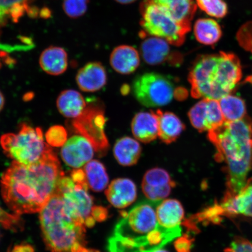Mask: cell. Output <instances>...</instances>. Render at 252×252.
Wrapping results in <instances>:
<instances>
[{
  "label": "cell",
  "instance_id": "35",
  "mask_svg": "<svg viewBox=\"0 0 252 252\" xmlns=\"http://www.w3.org/2000/svg\"><path fill=\"white\" fill-rule=\"evenodd\" d=\"M191 238L185 235L176 240L175 247L178 252H190L191 247Z\"/></svg>",
  "mask_w": 252,
  "mask_h": 252
},
{
  "label": "cell",
  "instance_id": "8",
  "mask_svg": "<svg viewBox=\"0 0 252 252\" xmlns=\"http://www.w3.org/2000/svg\"><path fill=\"white\" fill-rule=\"evenodd\" d=\"M88 187L77 184L70 177L63 175L58 182L55 193L62 198L71 216L87 227H93L95 220L92 216L94 199L88 193Z\"/></svg>",
  "mask_w": 252,
  "mask_h": 252
},
{
  "label": "cell",
  "instance_id": "10",
  "mask_svg": "<svg viewBox=\"0 0 252 252\" xmlns=\"http://www.w3.org/2000/svg\"><path fill=\"white\" fill-rule=\"evenodd\" d=\"M105 121L102 109L91 106L87 107L83 114L75 119L73 126L78 133L90 141L97 152L103 153L109 147L104 130Z\"/></svg>",
  "mask_w": 252,
  "mask_h": 252
},
{
  "label": "cell",
  "instance_id": "28",
  "mask_svg": "<svg viewBox=\"0 0 252 252\" xmlns=\"http://www.w3.org/2000/svg\"><path fill=\"white\" fill-rule=\"evenodd\" d=\"M33 0H0V25L8 20L18 22L19 19L30 10Z\"/></svg>",
  "mask_w": 252,
  "mask_h": 252
},
{
  "label": "cell",
  "instance_id": "16",
  "mask_svg": "<svg viewBox=\"0 0 252 252\" xmlns=\"http://www.w3.org/2000/svg\"><path fill=\"white\" fill-rule=\"evenodd\" d=\"M76 82L79 88L84 92H96L106 84V69L99 62L88 63L78 71Z\"/></svg>",
  "mask_w": 252,
  "mask_h": 252
},
{
  "label": "cell",
  "instance_id": "25",
  "mask_svg": "<svg viewBox=\"0 0 252 252\" xmlns=\"http://www.w3.org/2000/svg\"><path fill=\"white\" fill-rule=\"evenodd\" d=\"M141 153V147L131 137L120 138L113 148V154L119 164L129 166L136 164Z\"/></svg>",
  "mask_w": 252,
  "mask_h": 252
},
{
  "label": "cell",
  "instance_id": "17",
  "mask_svg": "<svg viewBox=\"0 0 252 252\" xmlns=\"http://www.w3.org/2000/svg\"><path fill=\"white\" fill-rule=\"evenodd\" d=\"M105 194L112 206L118 209H125L133 203L136 198V186L130 179H116L110 184Z\"/></svg>",
  "mask_w": 252,
  "mask_h": 252
},
{
  "label": "cell",
  "instance_id": "27",
  "mask_svg": "<svg viewBox=\"0 0 252 252\" xmlns=\"http://www.w3.org/2000/svg\"><path fill=\"white\" fill-rule=\"evenodd\" d=\"M88 188L95 192L104 190L108 185L109 176L105 166L99 160H91L84 166Z\"/></svg>",
  "mask_w": 252,
  "mask_h": 252
},
{
  "label": "cell",
  "instance_id": "39",
  "mask_svg": "<svg viewBox=\"0 0 252 252\" xmlns=\"http://www.w3.org/2000/svg\"><path fill=\"white\" fill-rule=\"evenodd\" d=\"M115 1L119 3V4L123 5H127L133 3L137 0H115Z\"/></svg>",
  "mask_w": 252,
  "mask_h": 252
},
{
  "label": "cell",
  "instance_id": "36",
  "mask_svg": "<svg viewBox=\"0 0 252 252\" xmlns=\"http://www.w3.org/2000/svg\"><path fill=\"white\" fill-rule=\"evenodd\" d=\"M92 216L95 220L102 221L108 217V211L105 208L100 206H94Z\"/></svg>",
  "mask_w": 252,
  "mask_h": 252
},
{
  "label": "cell",
  "instance_id": "5",
  "mask_svg": "<svg viewBox=\"0 0 252 252\" xmlns=\"http://www.w3.org/2000/svg\"><path fill=\"white\" fill-rule=\"evenodd\" d=\"M39 216L43 241L51 252H74L86 245V227L71 216L55 193Z\"/></svg>",
  "mask_w": 252,
  "mask_h": 252
},
{
  "label": "cell",
  "instance_id": "23",
  "mask_svg": "<svg viewBox=\"0 0 252 252\" xmlns=\"http://www.w3.org/2000/svg\"><path fill=\"white\" fill-rule=\"evenodd\" d=\"M156 212L159 224L167 229L180 227L185 215L181 203L174 199L160 202Z\"/></svg>",
  "mask_w": 252,
  "mask_h": 252
},
{
  "label": "cell",
  "instance_id": "14",
  "mask_svg": "<svg viewBox=\"0 0 252 252\" xmlns=\"http://www.w3.org/2000/svg\"><path fill=\"white\" fill-rule=\"evenodd\" d=\"M175 183L168 172L159 168L151 169L145 174L142 182V189L148 199L161 201L168 196Z\"/></svg>",
  "mask_w": 252,
  "mask_h": 252
},
{
  "label": "cell",
  "instance_id": "43",
  "mask_svg": "<svg viewBox=\"0 0 252 252\" xmlns=\"http://www.w3.org/2000/svg\"><path fill=\"white\" fill-rule=\"evenodd\" d=\"M1 208H0V211H1Z\"/></svg>",
  "mask_w": 252,
  "mask_h": 252
},
{
  "label": "cell",
  "instance_id": "20",
  "mask_svg": "<svg viewBox=\"0 0 252 252\" xmlns=\"http://www.w3.org/2000/svg\"><path fill=\"white\" fill-rule=\"evenodd\" d=\"M164 8L179 23L191 29L197 10L196 0H146Z\"/></svg>",
  "mask_w": 252,
  "mask_h": 252
},
{
  "label": "cell",
  "instance_id": "24",
  "mask_svg": "<svg viewBox=\"0 0 252 252\" xmlns=\"http://www.w3.org/2000/svg\"><path fill=\"white\" fill-rule=\"evenodd\" d=\"M56 104L59 112L67 118L80 117L87 108L83 95L73 90L63 91L59 94Z\"/></svg>",
  "mask_w": 252,
  "mask_h": 252
},
{
  "label": "cell",
  "instance_id": "11",
  "mask_svg": "<svg viewBox=\"0 0 252 252\" xmlns=\"http://www.w3.org/2000/svg\"><path fill=\"white\" fill-rule=\"evenodd\" d=\"M140 45V55L144 61L151 65L167 64L172 66L182 64L184 56L182 53L173 51L171 44L159 37L144 36Z\"/></svg>",
  "mask_w": 252,
  "mask_h": 252
},
{
  "label": "cell",
  "instance_id": "34",
  "mask_svg": "<svg viewBox=\"0 0 252 252\" xmlns=\"http://www.w3.org/2000/svg\"><path fill=\"white\" fill-rule=\"evenodd\" d=\"M224 252H252V243L247 239L236 236Z\"/></svg>",
  "mask_w": 252,
  "mask_h": 252
},
{
  "label": "cell",
  "instance_id": "18",
  "mask_svg": "<svg viewBox=\"0 0 252 252\" xmlns=\"http://www.w3.org/2000/svg\"><path fill=\"white\" fill-rule=\"evenodd\" d=\"M110 63L113 70L119 74L133 73L139 67L140 53L131 46H119L115 47L110 54Z\"/></svg>",
  "mask_w": 252,
  "mask_h": 252
},
{
  "label": "cell",
  "instance_id": "2",
  "mask_svg": "<svg viewBox=\"0 0 252 252\" xmlns=\"http://www.w3.org/2000/svg\"><path fill=\"white\" fill-rule=\"evenodd\" d=\"M161 201H142L121 219L109 239V252H156L181 235L180 227L167 229L159 224L157 207Z\"/></svg>",
  "mask_w": 252,
  "mask_h": 252
},
{
  "label": "cell",
  "instance_id": "4",
  "mask_svg": "<svg viewBox=\"0 0 252 252\" xmlns=\"http://www.w3.org/2000/svg\"><path fill=\"white\" fill-rule=\"evenodd\" d=\"M242 77L238 57L220 52L198 56L192 63L188 80L194 98L219 100L234 91Z\"/></svg>",
  "mask_w": 252,
  "mask_h": 252
},
{
  "label": "cell",
  "instance_id": "37",
  "mask_svg": "<svg viewBox=\"0 0 252 252\" xmlns=\"http://www.w3.org/2000/svg\"><path fill=\"white\" fill-rule=\"evenodd\" d=\"M8 252H34V248L27 244L15 245L13 248L9 249Z\"/></svg>",
  "mask_w": 252,
  "mask_h": 252
},
{
  "label": "cell",
  "instance_id": "1",
  "mask_svg": "<svg viewBox=\"0 0 252 252\" xmlns=\"http://www.w3.org/2000/svg\"><path fill=\"white\" fill-rule=\"evenodd\" d=\"M63 175L58 158L48 145L38 161L30 165L13 161L3 173V200L18 215L39 213L55 193Z\"/></svg>",
  "mask_w": 252,
  "mask_h": 252
},
{
  "label": "cell",
  "instance_id": "3",
  "mask_svg": "<svg viewBox=\"0 0 252 252\" xmlns=\"http://www.w3.org/2000/svg\"><path fill=\"white\" fill-rule=\"evenodd\" d=\"M215 146V158L225 163L226 190L224 195L238 194L248 182L252 169V122L248 116L236 122H224L208 133Z\"/></svg>",
  "mask_w": 252,
  "mask_h": 252
},
{
  "label": "cell",
  "instance_id": "19",
  "mask_svg": "<svg viewBox=\"0 0 252 252\" xmlns=\"http://www.w3.org/2000/svg\"><path fill=\"white\" fill-rule=\"evenodd\" d=\"M131 130L137 140L144 143L155 140L158 136V120L156 112H140L135 115Z\"/></svg>",
  "mask_w": 252,
  "mask_h": 252
},
{
  "label": "cell",
  "instance_id": "22",
  "mask_svg": "<svg viewBox=\"0 0 252 252\" xmlns=\"http://www.w3.org/2000/svg\"><path fill=\"white\" fill-rule=\"evenodd\" d=\"M158 120V137L166 144H171L178 139L185 126L177 116L159 109L156 112Z\"/></svg>",
  "mask_w": 252,
  "mask_h": 252
},
{
  "label": "cell",
  "instance_id": "31",
  "mask_svg": "<svg viewBox=\"0 0 252 252\" xmlns=\"http://www.w3.org/2000/svg\"><path fill=\"white\" fill-rule=\"evenodd\" d=\"M90 0H63V8L71 18H78L86 14Z\"/></svg>",
  "mask_w": 252,
  "mask_h": 252
},
{
  "label": "cell",
  "instance_id": "38",
  "mask_svg": "<svg viewBox=\"0 0 252 252\" xmlns=\"http://www.w3.org/2000/svg\"><path fill=\"white\" fill-rule=\"evenodd\" d=\"M74 252H99L98 251L94 250H91V249H88L86 247H81L78 249V250L76 251H75Z\"/></svg>",
  "mask_w": 252,
  "mask_h": 252
},
{
  "label": "cell",
  "instance_id": "30",
  "mask_svg": "<svg viewBox=\"0 0 252 252\" xmlns=\"http://www.w3.org/2000/svg\"><path fill=\"white\" fill-rule=\"evenodd\" d=\"M197 7L205 13L216 18H222L228 13V7L223 0H196Z\"/></svg>",
  "mask_w": 252,
  "mask_h": 252
},
{
  "label": "cell",
  "instance_id": "29",
  "mask_svg": "<svg viewBox=\"0 0 252 252\" xmlns=\"http://www.w3.org/2000/svg\"><path fill=\"white\" fill-rule=\"evenodd\" d=\"M219 103L225 122L241 121L247 116L245 103L240 97L228 94L220 99Z\"/></svg>",
  "mask_w": 252,
  "mask_h": 252
},
{
  "label": "cell",
  "instance_id": "40",
  "mask_svg": "<svg viewBox=\"0 0 252 252\" xmlns=\"http://www.w3.org/2000/svg\"><path fill=\"white\" fill-rule=\"evenodd\" d=\"M5 105V98L2 93L0 91V112L2 111Z\"/></svg>",
  "mask_w": 252,
  "mask_h": 252
},
{
  "label": "cell",
  "instance_id": "9",
  "mask_svg": "<svg viewBox=\"0 0 252 252\" xmlns=\"http://www.w3.org/2000/svg\"><path fill=\"white\" fill-rule=\"evenodd\" d=\"M133 90L135 98L146 107L168 105L175 94L171 79L156 72H147L138 76L134 81Z\"/></svg>",
  "mask_w": 252,
  "mask_h": 252
},
{
  "label": "cell",
  "instance_id": "26",
  "mask_svg": "<svg viewBox=\"0 0 252 252\" xmlns=\"http://www.w3.org/2000/svg\"><path fill=\"white\" fill-rule=\"evenodd\" d=\"M193 32L197 42L207 46L215 45L222 34L219 23L210 18L198 19L194 25Z\"/></svg>",
  "mask_w": 252,
  "mask_h": 252
},
{
  "label": "cell",
  "instance_id": "21",
  "mask_svg": "<svg viewBox=\"0 0 252 252\" xmlns=\"http://www.w3.org/2000/svg\"><path fill=\"white\" fill-rule=\"evenodd\" d=\"M39 64L47 74L61 75L67 70L68 67L67 53L61 47H47L40 56Z\"/></svg>",
  "mask_w": 252,
  "mask_h": 252
},
{
  "label": "cell",
  "instance_id": "33",
  "mask_svg": "<svg viewBox=\"0 0 252 252\" xmlns=\"http://www.w3.org/2000/svg\"><path fill=\"white\" fill-rule=\"evenodd\" d=\"M0 223L5 228L13 231H20L24 227V223L20 218V215L15 213L9 214L2 209L0 211Z\"/></svg>",
  "mask_w": 252,
  "mask_h": 252
},
{
  "label": "cell",
  "instance_id": "13",
  "mask_svg": "<svg viewBox=\"0 0 252 252\" xmlns=\"http://www.w3.org/2000/svg\"><path fill=\"white\" fill-rule=\"evenodd\" d=\"M94 150L93 144L83 135H74L62 147V158L66 165L80 169L92 160Z\"/></svg>",
  "mask_w": 252,
  "mask_h": 252
},
{
  "label": "cell",
  "instance_id": "6",
  "mask_svg": "<svg viewBox=\"0 0 252 252\" xmlns=\"http://www.w3.org/2000/svg\"><path fill=\"white\" fill-rule=\"evenodd\" d=\"M142 28L140 37L151 36L167 41L172 46H181L191 29L173 18L164 8L144 0L140 5Z\"/></svg>",
  "mask_w": 252,
  "mask_h": 252
},
{
  "label": "cell",
  "instance_id": "32",
  "mask_svg": "<svg viewBox=\"0 0 252 252\" xmlns=\"http://www.w3.org/2000/svg\"><path fill=\"white\" fill-rule=\"evenodd\" d=\"M46 139L50 146L63 147L67 141V131L62 126H52L46 132Z\"/></svg>",
  "mask_w": 252,
  "mask_h": 252
},
{
  "label": "cell",
  "instance_id": "41",
  "mask_svg": "<svg viewBox=\"0 0 252 252\" xmlns=\"http://www.w3.org/2000/svg\"><path fill=\"white\" fill-rule=\"evenodd\" d=\"M5 53L4 52H1L0 50V68H1L2 65V62L5 61V58H7Z\"/></svg>",
  "mask_w": 252,
  "mask_h": 252
},
{
  "label": "cell",
  "instance_id": "12",
  "mask_svg": "<svg viewBox=\"0 0 252 252\" xmlns=\"http://www.w3.org/2000/svg\"><path fill=\"white\" fill-rule=\"evenodd\" d=\"M192 126L198 131H210L225 122L219 100L203 99L188 113Z\"/></svg>",
  "mask_w": 252,
  "mask_h": 252
},
{
  "label": "cell",
  "instance_id": "15",
  "mask_svg": "<svg viewBox=\"0 0 252 252\" xmlns=\"http://www.w3.org/2000/svg\"><path fill=\"white\" fill-rule=\"evenodd\" d=\"M222 216H242L252 218V179L238 194L229 196L224 195L219 204Z\"/></svg>",
  "mask_w": 252,
  "mask_h": 252
},
{
  "label": "cell",
  "instance_id": "7",
  "mask_svg": "<svg viewBox=\"0 0 252 252\" xmlns=\"http://www.w3.org/2000/svg\"><path fill=\"white\" fill-rule=\"evenodd\" d=\"M0 144L6 156L24 165L38 161L48 146L39 127L33 128L25 124H22L17 133L2 135Z\"/></svg>",
  "mask_w": 252,
  "mask_h": 252
},
{
  "label": "cell",
  "instance_id": "42",
  "mask_svg": "<svg viewBox=\"0 0 252 252\" xmlns=\"http://www.w3.org/2000/svg\"><path fill=\"white\" fill-rule=\"evenodd\" d=\"M156 252H169L165 251V250H160Z\"/></svg>",
  "mask_w": 252,
  "mask_h": 252
}]
</instances>
